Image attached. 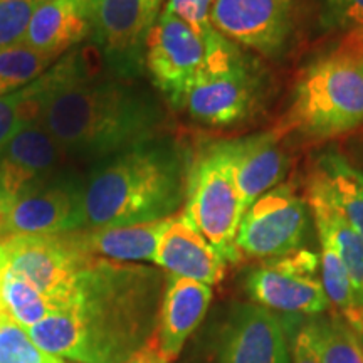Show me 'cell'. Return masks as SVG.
<instances>
[{
  "label": "cell",
  "mask_w": 363,
  "mask_h": 363,
  "mask_svg": "<svg viewBox=\"0 0 363 363\" xmlns=\"http://www.w3.org/2000/svg\"><path fill=\"white\" fill-rule=\"evenodd\" d=\"M167 274L94 257L65 310L27 331L40 350L76 363H125L155 342Z\"/></svg>",
  "instance_id": "cell-1"
},
{
  "label": "cell",
  "mask_w": 363,
  "mask_h": 363,
  "mask_svg": "<svg viewBox=\"0 0 363 363\" xmlns=\"http://www.w3.org/2000/svg\"><path fill=\"white\" fill-rule=\"evenodd\" d=\"M62 61L39 121L67 162L86 169L158 136L162 104L138 78L104 69L93 45L72 49Z\"/></svg>",
  "instance_id": "cell-2"
},
{
  "label": "cell",
  "mask_w": 363,
  "mask_h": 363,
  "mask_svg": "<svg viewBox=\"0 0 363 363\" xmlns=\"http://www.w3.org/2000/svg\"><path fill=\"white\" fill-rule=\"evenodd\" d=\"M190 162L175 140L158 135L86 167L81 229L174 217L184 207Z\"/></svg>",
  "instance_id": "cell-3"
},
{
  "label": "cell",
  "mask_w": 363,
  "mask_h": 363,
  "mask_svg": "<svg viewBox=\"0 0 363 363\" xmlns=\"http://www.w3.org/2000/svg\"><path fill=\"white\" fill-rule=\"evenodd\" d=\"M288 121L311 138H335L363 125V52L340 45L303 72Z\"/></svg>",
  "instance_id": "cell-4"
},
{
  "label": "cell",
  "mask_w": 363,
  "mask_h": 363,
  "mask_svg": "<svg viewBox=\"0 0 363 363\" xmlns=\"http://www.w3.org/2000/svg\"><path fill=\"white\" fill-rule=\"evenodd\" d=\"M208 54L199 74L182 94L179 110L206 126H233L251 116L259 94V79L239 45L212 27Z\"/></svg>",
  "instance_id": "cell-5"
},
{
  "label": "cell",
  "mask_w": 363,
  "mask_h": 363,
  "mask_svg": "<svg viewBox=\"0 0 363 363\" xmlns=\"http://www.w3.org/2000/svg\"><path fill=\"white\" fill-rule=\"evenodd\" d=\"M225 262L240 261L235 235L244 206L235 187L229 142H212L190 162L184 212Z\"/></svg>",
  "instance_id": "cell-6"
},
{
  "label": "cell",
  "mask_w": 363,
  "mask_h": 363,
  "mask_svg": "<svg viewBox=\"0 0 363 363\" xmlns=\"http://www.w3.org/2000/svg\"><path fill=\"white\" fill-rule=\"evenodd\" d=\"M84 169L62 167L40 182L0 216V240L52 235L83 227Z\"/></svg>",
  "instance_id": "cell-7"
},
{
  "label": "cell",
  "mask_w": 363,
  "mask_h": 363,
  "mask_svg": "<svg viewBox=\"0 0 363 363\" xmlns=\"http://www.w3.org/2000/svg\"><path fill=\"white\" fill-rule=\"evenodd\" d=\"M165 0H89V43L113 74L140 78L145 45Z\"/></svg>",
  "instance_id": "cell-8"
},
{
  "label": "cell",
  "mask_w": 363,
  "mask_h": 363,
  "mask_svg": "<svg viewBox=\"0 0 363 363\" xmlns=\"http://www.w3.org/2000/svg\"><path fill=\"white\" fill-rule=\"evenodd\" d=\"M320 256L308 249L261 261L244 278L254 305L284 316H318L330 310L321 276Z\"/></svg>",
  "instance_id": "cell-9"
},
{
  "label": "cell",
  "mask_w": 363,
  "mask_h": 363,
  "mask_svg": "<svg viewBox=\"0 0 363 363\" xmlns=\"http://www.w3.org/2000/svg\"><path fill=\"white\" fill-rule=\"evenodd\" d=\"M93 259L71 233L0 240L2 264L29 281L59 311L67 306L81 271Z\"/></svg>",
  "instance_id": "cell-10"
},
{
  "label": "cell",
  "mask_w": 363,
  "mask_h": 363,
  "mask_svg": "<svg viewBox=\"0 0 363 363\" xmlns=\"http://www.w3.org/2000/svg\"><path fill=\"white\" fill-rule=\"evenodd\" d=\"M308 202L291 184L261 195L240 219L235 249L242 259H272L301 249L308 234Z\"/></svg>",
  "instance_id": "cell-11"
},
{
  "label": "cell",
  "mask_w": 363,
  "mask_h": 363,
  "mask_svg": "<svg viewBox=\"0 0 363 363\" xmlns=\"http://www.w3.org/2000/svg\"><path fill=\"white\" fill-rule=\"evenodd\" d=\"M214 363H293L284 318L254 303H234L217 326Z\"/></svg>",
  "instance_id": "cell-12"
},
{
  "label": "cell",
  "mask_w": 363,
  "mask_h": 363,
  "mask_svg": "<svg viewBox=\"0 0 363 363\" xmlns=\"http://www.w3.org/2000/svg\"><path fill=\"white\" fill-rule=\"evenodd\" d=\"M208 34V33H207ZM163 11L145 45V67L152 83L177 108L208 54V39Z\"/></svg>",
  "instance_id": "cell-13"
},
{
  "label": "cell",
  "mask_w": 363,
  "mask_h": 363,
  "mask_svg": "<svg viewBox=\"0 0 363 363\" xmlns=\"http://www.w3.org/2000/svg\"><path fill=\"white\" fill-rule=\"evenodd\" d=\"M211 24L230 43L278 56L293 33V0H214Z\"/></svg>",
  "instance_id": "cell-14"
},
{
  "label": "cell",
  "mask_w": 363,
  "mask_h": 363,
  "mask_svg": "<svg viewBox=\"0 0 363 363\" xmlns=\"http://www.w3.org/2000/svg\"><path fill=\"white\" fill-rule=\"evenodd\" d=\"M69 165L40 121L27 125L0 147V216L21 195Z\"/></svg>",
  "instance_id": "cell-15"
},
{
  "label": "cell",
  "mask_w": 363,
  "mask_h": 363,
  "mask_svg": "<svg viewBox=\"0 0 363 363\" xmlns=\"http://www.w3.org/2000/svg\"><path fill=\"white\" fill-rule=\"evenodd\" d=\"M212 301L211 286L167 274L155 333L157 352L167 362H175L185 342L206 318Z\"/></svg>",
  "instance_id": "cell-16"
},
{
  "label": "cell",
  "mask_w": 363,
  "mask_h": 363,
  "mask_svg": "<svg viewBox=\"0 0 363 363\" xmlns=\"http://www.w3.org/2000/svg\"><path fill=\"white\" fill-rule=\"evenodd\" d=\"M153 262L165 274L199 281L207 286L219 284L224 279L227 264L184 214L170 219L169 227L158 240Z\"/></svg>",
  "instance_id": "cell-17"
},
{
  "label": "cell",
  "mask_w": 363,
  "mask_h": 363,
  "mask_svg": "<svg viewBox=\"0 0 363 363\" xmlns=\"http://www.w3.org/2000/svg\"><path fill=\"white\" fill-rule=\"evenodd\" d=\"M227 142L235 187L246 212L261 195L281 185L288 172V157L279 147V135L276 131H264Z\"/></svg>",
  "instance_id": "cell-18"
},
{
  "label": "cell",
  "mask_w": 363,
  "mask_h": 363,
  "mask_svg": "<svg viewBox=\"0 0 363 363\" xmlns=\"http://www.w3.org/2000/svg\"><path fill=\"white\" fill-rule=\"evenodd\" d=\"M91 35L89 0H48L27 27L22 43L35 51L62 57Z\"/></svg>",
  "instance_id": "cell-19"
},
{
  "label": "cell",
  "mask_w": 363,
  "mask_h": 363,
  "mask_svg": "<svg viewBox=\"0 0 363 363\" xmlns=\"http://www.w3.org/2000/svg\"><path fill=\"white\" fill-rule=\"evenodd\" d=\"M170 219L79 229L72 230L71 235L78 247L91 257L118 262H153L158 240L169 227Z\"/></svg>",
  "instance_id": "cell-20"
},
{
  "label": "cell",
  "mask_w": 363,
  "mask_h": 363,
  "mask_svg": "<svg viewBox=\"0 0 363 363\" xmlns=\"http://www.w3.org/2000/svg\"><path fill=\"white\" fill-rule=\"evenodd\" d=\"M308 207L311 208L313 219H315L318 238L328 240L342 257L355 288L358 305L363 311V239L340 214L328 194L325 192L323 185L315 177H311L310 182Z\"/></svg>",
  "instance_id": "cell-21"
},
{
  "label": "cell",
  "mask_w": 363,
  "mask_h": 363,
  "mask_svg": "<svg viewBox=\"0 0 363 363\" xmlns=\"http://www.w3.org/2000/svg\"><path fill=\"white\" fill-rule=\"evenodd\" d=\"M313 177L323 185L340 214L363 239V170L340 153L326 152L318 158Z\"/></svg>",
  "instance_id": "cell-22"
},
{
  "label": "cell",
  "mask_w": 363,
  "mask_h": 363,
  "mask_svg": "<svg viewBox=\"0 0 363 363\" xmlns=\"http://www.w3.org/2000/svg\"><path fill=\"white\" fill-rule=\"evenodd\" d=\"M59 81V69L54 65L26 88L0 96V147L27 125L39 121L44 101Z\"/></svg>",
  "instance_id": "cell-23"
},
{
  "label": "cell",
  "mask_w": 363,
  "mask_h": 363,
  "mask_svg": "<svg viewBox=\"0 0 363 363\" xmlns=\"http://www.w3.org/2000/svg\"><path fill=\"white\" fill-rule=\"evenodd\" d=\"M320 276L330 306H333L335 313L342 316L362 337L363 311L360 305H358L357 293L352 284L350 274H348L342 257L338 256V252L335 251L328 240L320 238Z\"/></svg>",
  "instance_id": "cell-24"
},
{
  "label": "cell",
  "mask_w": 363,
  "mask_h": 363,
  "mask_svg": "<svg viewBox=\"0 0 363 363\" xmlns=\"http://www.w3.org/2000/svg\"><path fill=\"white\" fill-rule=\"evenodd\" d=\"M321 363H363L362 337L337 313L310 316Z\"/></svg>",
  "instance_id": "cell-25"
},
{
  "label": "cell",
  "mask_w": 363,
  "mask_h": 363,
  "mask_svg": "<svg viewBox=\"0 0 363 363\" xmlns=\"http://www.w3.org/2000/svg\"><path fill=\"white\" fill-rule=\"evenodd\" d=\"M0 298L7 315L24 330H29L30 326L40 323L44 318L59 311L51 299L45 298L29 281L7 269L4 264L0 266Z\"/></svg>",
  "instance_id": "cell-26"
},
{
  "label": "cell",
  "mask_w": 363,
  "mask_h": 363,
  "mask_svg": "<svg viewBox=\"0 0 363 363\" xmlns=\"http://www.w3.org/2000/svg\"><path fill=\"white\" fill-rule=\"evenodd\" d=\"M61 57L35 51L26 43L0 48V96L19 91L45 71L51 69Z\"/></svg>",
  "instance_id": "cell-27"
},
{
  "label": "cell",
  "mask_w": 363,
  "mask_h": 363,
  "mask_svg": "<svg viewBox=\"0 0 363 363\" xmlns=\"http://www.w3.org/2000/svg\"><path fill=\"white\" fill-rule=\"evenodd\" d=\"M30 340L27 331L6 313L0 315V363H57Z\"/></svg>",
  "instance_id": "cell-28"
},
{
  "label": "cell",
  "mask_w": 363,
  "mask_h": 363,
  "mask_svg": "<svg viewBox=\"0 0 363 363\" xmlns=\"http://www.w3.org/2000/svg\"><path fill=\"white\" fill-rule=\"evenodd\" d=\"M48 0H0V48L21 43L35 11Z\"/></svg>",
  "instance_id": "cell-29"
},
{
  "label": "cell",
  "mask_w": 363,
  "mask_h": 363,
  "mask_svg": "<svg viewBox=\"0 0 363 363\" xmlns=\"http://www.w3.org/2000/svg\"><path fill=\"white\" fill-rule=\"evenodd\" d=\"M214 0H167L163 11L174 13L192 27L197 34L206 35L212 29L211 11Z\"/></svg>",
  "instance_id": "cell-30"
},
{
  "label": "cell",
  "mask_w": 363,
  "mask_h": 363,
  "mask_svg": "<svg viewBox=\"0 0 363 363\" xmlns=\"http://www.w3.org/2000/svg\"><path fill=\"white\" fill-rule=\"evenodd\" d=\"M325 16L348 34H363V0H325Z\"/></svg>",
  "instance_id": "cell-31"
},
{
  "label": "cell",
  "mask_w": 363,
  "mask_h": 363,
  "mask_svg": "<svg viewBox=\"0 0 363 363\" xmlns=\"http://www.w3.org/2000/svg\"><path fill=\"white\" fill-rule=\"evenodd\" d=\"M286 331H288V335H293L291 338L293 363H321L320 355H318V350H316L315 338H313L310 323H308V321L299 325L298 330L294 328L293 325H289V328L286 326Z\"/></svg>",
  "instance_id": "cell-32"
},
{
  "label": "cell",
  "mask_w": 363,
  "mask_h": 363,
  "mask_svg": "<svg viewBox=\"0 0 363 363\" xmlns=\"http://www.w3.org/2000/svg\"><path fill=\"white\" fill-rule=\"evenodd\" d=\"M57 363H69V362L59 360ZM125 363H170V362H167L165 358H163L160 353L157 352L155 345H150V347L143 348L142 352H138L136 355L131 357L130 360L125 362Z\"/></svg>",
  "instance_id": "cell-33"
},
{
  "label": "cell",
  "mask_w": 363,
  "mask_h": 363,
  "mask_svg": "<svg viewBox=\"0 0 363 363\" xmlns=\"http://www.w3.org/2000/svg\"><path fill=\"white\" fill-rule=\"evenodd\" d=\"M343 45L363 52V34H348V38L343 40Z\"/></svg>",
  "instance_id": "cell-34"
},
{
  "label": "cell",
  "mask_w": 363,
  "mask_h": 363,
  "mask_svg": "<svg viewBox=\"0 0 363 363\" xmlns=\"http://www.w3.org/2000/svg\"><path fill=\"white\" fill-rule=\"evenodd\" d=\"M0 266H2V262H0ZM2 313H6V308H4V303H2V298H0V315Z\"/></svg>",
  "instance_id": "cell-35"
},
{
  "label": "cell",
  "mask_w": 363,
  "mask_h": 363,
  "mask_svg": "<svg viewBox=\"0 0 363 363\" xmlns=\"http://www.w3.org/2000/svg\"><path fill=\"white\" fill-rule=\"evenodd\" d=\"M362 342H363V335H362Z\"/></svg>",
  "instance_id": "cell-36"
}]
</instances>
